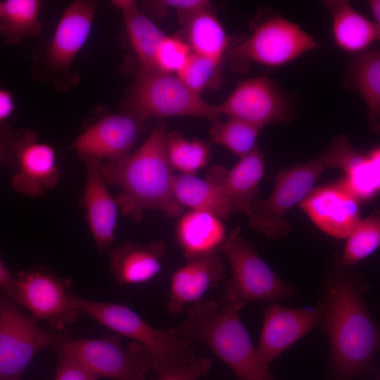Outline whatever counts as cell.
Listing matches in <instances>:
<instances>
[{
	"instance_id": "1",
	"label": "cell",
	"mask_w": 380,
	"mask_h": 380,
	"mask_svg": "<svg viewBox=\"0 0 380 380\" xmlns=\"http://www.w3.org/2000/svg\"><path fill=\"white\" fill-rule=\"evenodd\" d=\"M167 134L166 124L159 123L132 155L101 164L106 184L121 189L115 199L118 207L133 221L140 222L149 210H160L170 218L179 217L184 210L173 194L174 174L165 148Z\"/></svg>"
},
{
	"instance_id": "2",
	"label": "cell",
	"mask_w": 380,
	"mask_h": 380,
	"mask_svg": "<svg viewBox=\"0 0 380 380\" xmlns=\"http://www.w3.org/2000/svg\"><path fill=\"white\" fill-rule=\"evenodd\" d=\"M322 304L334 368L339 376L350 380L370 367L379 348L378 329L359 283L346 273L330 278Z\"/></svg>"
},
{
	"instance_id": "3",
	"label": "cell",
	"mask_w": 380,
	"mask_h": 380,
	"mask_svg": "<svg viewBox=\"0 0 380 380\" xmlns=\"http://www.w3.org/2000/svg\"><path fill=\"white\" fill-rule=\"evenodd\" d=\"M244 305L202 298L191 305L179 325L169 331L207 346L241 380H277L260 358L241 321Z\"/></svg>"
},
{
	"instance_id": "4",
	"label": "cell",
	"mask_w": 380,
	"mask_h": 380,
	"mask_svg": "<svg viewBox=\"0 0 380 380\" xmlns=\"http://www.w3.org/2000/svg\"><path fill=\"white\" fill-rule=\"evenodd\" d=\"M71 301L80 312L141 345L148 353L152 369L160 375L175 370L197 357L192 343L169 329L154 328L127 306L87 300L75 295Z\"/></svg>"
},
{
	"instance_id": "5",
	"label": "cell",
	"mask_w": 380,
	"mask_h": 380,
	"mask_svg": "<svg viewBox=\"0 0 380 380\" xmlns=\"http://www.w3.org/2000/svg\"><path fill=\"white\" fill-rule=\"evenodd\" d=\"M96 3L90 0L72 2L63 11L51 38L36 53V79L51 83L59 91L76 86L80 75L73 70L76 57L91 32Z\"/></svg>"
},
{
	"instance_id": "6",
	"label": "cell",
	"mask_w": 380,
	"mask_h": 380,
	"mask_svg": "<svg viewBox=\"0 0 380 380\" xmlns=\"http://www.w3.org/2000/svg\"><path fill=\"white\" fill-rule=\"evenodd\" d=\"M123 110L146 120L150 118L194 116L218 120L216 106L207 103L177 77L156 68L140 69Z\"/></svg>"
},
{
	"instance_id": "7",
	"label": "cell",
	"mask_w": 380,
	"mask_h": 380,
	"mask_svg": "<svg viewBox=\"0 0 380 380\" xmlns=\"http://www.w3.org/2000/svg\"><path fill=\"white\" fill-rule=\"evenodd\" d=\"M227 258L232 277L226 283L221 300L246 305L255 300L275 301L291 298L294 286L282 281L262 259L236 227L218 251Z\"/></svg>"
},
{
	"instance_id": "8",
	"label": "cell",
	"mask_w": 380,
	"mask_h": 380,
	"mask_svg": "<svg viewBox=\"0 0 380 380\" xmlns=\"http://www.w3.org/2000/svg\"><path fill=\"white\" fill-rule=\"evenodd\" d=\"M70 338L68 331H50L26 316L0 291V380H21L33 357Z\"/></svg>"
},
{
	"instance_id": "9",
	"label": "cell",
	"mask_w": 380,
	"mask_h": 380,
	"mask_svg": "<svg viewBox=\"0 0 380 380\" xmlns=\"http://www.w3.org/2000/svg\"><path fill=\"white\" fill-rule=\"evenodd\" d=\"M324 169L318 157L279 172L271 195L257 198L253 205L248 220L251 229L272 240L288 236L292 226L285 220L286 214L309 194Z\"/></svg>"
},
{
	"instance_id": "10",
	"label": "cell",
	"mask_w": 380,
	"mask_h": 380,
	"mask_svg": "<svg viewBox=\"0 0 380 380\" xmlns=\"http://www.w3.org/2000/svg\"><path fill=\"white\" fill-rule=\"evenodd\" d=\"M318 47L316 39L297 24L277 15L262 20L251 34L229 53L234 65L250 62L277 68Z\"/></svg>"
},
{
	"instance_id": "11",
	"label": "cell",
	"mask_w": 380,
	"mask_h": 380,
	"mask_svg": "<svg viewBox=\"0 0 380 380\" xmlns=\"http://www.w3.org/2000/svg\"><path fill=\"white\" fill-rule=\"evenodd\" d=\"M56 347L99 379L146 380L145 374L152 369L146 349L134 341L124 346L118 334L92 338L70 337Z\"/></svg>"
},
{
	"instance_id": "12",
	"label": "cell",
	"mask_w": 380,
	"mask_h": 380,
	"mask_svg": "<svg viewBox=\"0 0 380 380\" xmlns=\"http://www.w3.org/2000/svg\"><path fill=\"white\" fill-rule=\"evenodd\" d=\"M13 301L26 308L34 322H46L53 330L65 331L80 312L72 305L71 281L53 274L44 267L15 274Z\"/></svg>"
},
{
	"instance_id": "13",
	"label": "cell",
	"mask_w": 380,
	"mask_h": 380,
	"mask_svg": "<svg viewBox=\"0 0 380 380\" xmlns=\"http://www.w3.org/2000/svg\"><path fill=\"white\" fill-rule=\"evenodd\" d=\"M216 106L217 113L248 122L259 128L289 121L292 105L276 82L266 75L239 84L229 96Z\"/></svg>"
},
{
	"instance_id": "14",
	"label": "cell",
	"mask_w": 380,
	"mask_h": 380,
	"mask_svg": "<svg viewBox=\"0 0 380 380\" xmlns=\"http://www.w3.org/2000/svg\"><path fill=\"white\" fill-rule=\"evenodd\" d=\"M145 120L122 110L100 118L70 144L79 156H89L106 161L125 158L146 127Z\"/></svg>"
},
{
	"instance_id": "15",
	"label": "cell",
	"mask_w": 380,
	"mask_h": 380,
	"mask_svg": "<svg viewBox=\"0 0 380 380\" xmlns=\"http://www.w3.org/2000/svg\"><path fill=\"white\" fill-rule=\"evenodd\" d=\"M326 167L338 168L346 175L341 184L361 201L374 198L380 190V149L355 148L345 134L334 137L319 156Z\"/></svg>"
},
{
	"instance_id": "16",
	"label": "cell",
	"mask_w": 380,
	"mask_h": 380,
	"mask_svg": "<svg viewBox=\"0 0 380 380\" xmlns=\"http://www.w3.org/2000/svg\"><path fill=\"white\" fill-rule=\"evenodd\" d=\"M360 203L338 181L313 187L298 205L320 230L343 239L361 220Z\"/></svg>"
},
{
	"instance_id": "17",
	"label": "cell",
	"mask_w": 380,
	"mask_h": 380,
	"mask_svg": "<svg viewBox=\"0 0 380 380\" xmlns=\"http://www.w3.org/2000/svg\"><path fill=\"white\" fill-rule=\"evenodd\" d=\"M322 304L313 308H289L274 303L264 313L258 347L261 360L270 364L308 333L321 319Z\"/></svg>"
},
{
	"instance_id": "18",
	"label": "cell",
	"mask_w": 380,
	"mask_h": 380,
	"mask_svg": "<svg viewBox=\"0 0 380 380\" xmlns=\"http://www.w3.org/2000/svg\"><path fill=\"white\" fill-rule=\"evenodd\" d=\"M17 172L12 189L18 194L37 197L54 188L60 178L55 149L41 143L34 132L27 129L17 150Z\"/></svg>"
},
{
	"instance_id": "19",
	"label": "cell",
	"mask_w": 380,
	"mask_h": 380,
	"mask_svg": "<svg viewBox=\"0 0 380 380\" xmlns=\"http://www.w3.org/2000/svg\"><path fill=\"white\" fill-rule=\"evenodd\" d=\"M264 174V153L257 147L229 170L219 165L212 166L205 179L222 191L232 215L240 213L249 216Z\"/></svg>"
},
{
	"instance_id": "20",
	"label": "cell",
	"mask_w": 380,
	"mask_h": 380,
	"mask_svg": "<svg viewBox=\"0 0 380 380\" xmlns=\"http://www.w3.org/2000/svg\"><path fill=\"white\" fill-rule=\"evenodd\" d=\"M80 158L87 172L81 205L87 211L86 218L96 248L101 252L106 251L115 241L118 207L102 175L100 168L102 161L89 156Z\"/></svg>"
},
{
	"instance_id": "21",
	"label": "cell",
	"mask_w": 380,
	"mask_h": 380,
	"mask_svg": "<svg viewBox=\"0 0 380 380\" xmlns=\"http://www.w3.org/2000/svg\"><path fill=\"white\" fill-rule=\"evenodd\" d=\"M224 270L218 252L188 260L172 274L168 311L174 315L181 313L187 305L202 299L209 288L222 280Z\"/></svg>"
},
{
	"instance_id": "22",
	"label": "cell",
	"mask_w": 380,
	"mask_h": 380,
	"mask_svg": "<svg viewBox=\"0 0 380 380\" xmlns=\"http://www.w3.org/2000/svg\"><path fill=\"white\" fill-rule=\"evenodd\" d=\"M165 255L162 240L147 245L126 241L109 251L110 272L120 284H144L158 274Z\"/></svg>"
},
{
	"instance_id": "23",
	"label": "cell",
	"mask_w": 380,
	"mask_h": 380,
	"mask_svg": "<svg viewBox=\"0 0 380 380\" xmlns=\"http://www.w3.org/2000/svg\"><path fill=\"white\" fill-rule=\"evenodd\" d=\"M179 217L176 238L187 260L218 252L227 236L221 218L208 212L193 210Z\"/></svg>"
},
{
	"instance_id": "24",
	"label": "cell",
	"mask_w": 380,
	"mask_h": 380,
	"mask_svg": "<svg viewBox=\"0 0 380 380\" xmlns=\"http://www.w3.org/2000/svg\"><path fill=\"white\" fill-rule=\"evenodd\" d=\"M331 19L334 40L342 50L355 54L379 39L380 27L356 11L348 1H324Z\"/></svg>"
},
{
	"instance_id": "25",
	"label": "cell",
	"mask_w": 380,
	"mask_h": 380,
	"mask_svg": "<svg viewBox=\"0 0 380 380\" xmlns=\"http://www.w3.org/2000/svg\"><path fill=\"white\" fill-rule=\"evenodd\" d=\"M344 87L353 89L363 99L372 132L380 129V52L368 49L353 54L346 70Z\"/></svg>"
},
{
	"instance_id": "26",
	"label": "cell",
	"mask_w": 380,
	"mask_h": 380,
	"mask_svg": "<svg viewBox=\"0 0 380 380\" xmlns=\"http://www.w3.org/2000/svg\"><path fill=\"white\" fill-rule=\"evenodd\" d=\"M111 4L120 10L129 43L144 70L156 68V50L166 37L163 32L132 0H114Z\"/></svg>"
},
{
	"instance_id": "27",
	"label": "cell",
	"mask_w": 380,
	"mask_h": 380,
	"mask_svg": "<svg viewBox=\"0 0 380 380\" xmlns=\"http://www.w3.org/2000/svg\"><path fill=\"white\" fill-rule=\"evenodd\" d=\"M172 190L176 200L183 208L208 212L221 219H227L232 215L222 191L206 179L174 175Z\"/></svg>"
},
{
	"instance_id": "28",
	"label": "cell",
	"mask_w": 380,
	"mask_h": 380,
	"mask_svg": "<svg viewBox=\"0 0 380 380\" xmlns=\"http://www.w3.org/2000/svg\"><path fill=\"white\" fill-rule=\"evenodd\" d=\"M180 19L186 28L194 53L220 63L229 49V38L217 18L204 9Z\"/></svg>"
},
{
	"instance_id": "29",
	"label": "cell",
	"mask_w": 380,
	"mask_h": 380,
	"mask_svg": "<svg viewBox=\"0 0 380 380\" xmlns=\"http://www.w3.org/2000/svg\"><path fill=\"white\" fill-rule=\"evenodd\" d=\"M43 1L39 0H6L1 1L0 34L6 44L15 45L42 32L39 13Z\"/></svg>"
},
{
	"instance_id": "30",
	"label": "cell",
	"mask_w": 380,
	"mask_h": 380,
	"mask_svg": "<svg viewBox=\"0 0 380 380\" xmlns=\"http://www.w3.org/2000/svg\"><path fill=\"white\" fill-rule=\"evenodd\" d=\"M166 154L172 170L182 175H195L204 167L210 156L209 146L200 140H189L177 132H167Z\"/></svg>"
},
{
	"instance_id": "31",
	"label": "cell",
	"mask_w": 380,
	"mask_h": 380,
	"mask_svg": "<svg viewBox=\"0 0 380 380\" xmlns=\"http://www.w3.org/2000/svg\"><path fill=\"white\" fill-rule=\"evenodd\" d=\"M260 128L240 120L229 118L226 122H212L210 134L212 140L224 146L241 158L256 148Z\"/></svg>"
},
{
	"instance_id": "32",
	"label": "cell",
	"mask_w": 380,
	"mask_h": 380,
	"mask_svg": "<svg viewBox=\"0 0 380 380\" xmlns=\"http://www.w3.org/2000/svg\"><path fill=\"white\" fill-rule=\"evenodd\" d=\"M346 239L342 256L346 266H354L375 252L380 245L379 212L361 219Z\"/></svg>"
},
{
	"instance_id": "33",
	"label": "cell",
	"mask_w": 380,
	"mask_h": 380,
	"mask_svg": "<svg viewBox=\"0 0 380 380\" xmlns=\"http://www.w3.org/2000/svg\"><path fill=\"white\" fill-rule=\"evenodd\" d=\"M220 65L210 58L191 53L177 75L190 90L201 94L208 85L215 80L218 82Z\"/></svg>"
},
{
	"instance_id": "34",
	"label": "cell",
	"mask_w": 380,
	"mask_h": 380,
	"mask_svg": "<svg viewBox=\"0 0 380 380\" xmlns=\"http://www.w3.org/2000/svg\"><path fill=\"white\" fill-rule=\"evenodd\" d=\"M189 44L178 37L166 36L159 44L155 55V67L163 72H177L191 55Z\"/></svg>"
},
{
	"instance_id": "35",
	"label": "cell",
	"mask_w": 380,
	"mask_h": 380,
	"mask_svg": "<svg viewBox=\"0 0 380 380\" xmlns=\"http://www.w3.org/2000/svg\"><path fill=\"white\" fill-rule=\"evenodd\" d=\"M26 130H16L8 122L0 123V165L17 169V150Z\"/></svg>"
},
{
	"instance_id": "36",
	"label": "cell",
	"mask_w": 380,
	"mask_h": 380,
	"mask_svg": "<svg viewBox=\"0 0 380 380\" xmlns=\"http://www.w3.org/2000/svg\"><path fill=\"white\" fill-rule=\"evenodd\" d=\"M57 354V369L54 380H98L74 358L58 348H53Z\"/></svg>"
},
{
	"instance_id": "37",
	"label": "cell",
	"mask_w": 380,
	"mask_h": 380,
	"mask_svg": "<svg viewBox=\"0 0 380 380\" xmlns=\"http://www.w3.org/2000/svg\"><path fill=\"white\" fill-rule=\"evenodd\" d=\"M212 362L209 358L196 357L189 363L165 374L156 380H198L208 374Z\"/></svg>"
},
{
	"instance_id": "38",
	"label": "cell",
	"mask_w": 380,
	"mask_h": 380,
	"mask_svg": "<svg viewBox=\"0 0 380 380\" xmlns=\"http://www.w3.org/2000/svg\"><path fill=\"white\" fill-rule=\"evenodd\" d=\"M159 8H170L176 10L180 18L194 12L207 9L210 3L205 0H163L151 1Z\"/></svg>"
},
{
	"instance_id": "39",
	"label": "cell",
	"mask_w": 380,
	"mask_h": 380,
	"mask_svg": "<svg viewBox=\"0 0 380 380\" xmlns=\"http://www.w3.org/2000/svg\"><path fill=\"white\" fill-rule=\"evenodd\" d=\"M16 276L12 273L0 259V291L11 300H14Z\"/></svg>"
},
{
	"instance_id": "40",
	"label": "cell",
	"mask_w": 380,
	"mask_h": 380,
	"mask_svg": "<svg viewBox=\"0 0 380 380\" xmlns=\"http://www.w3.org/2000/svg\"><path fill=\"white\" fill-rule=\"evenodd\" d=\"M15 109L12 92L0 87V123L7 122Z\"/></svg>"
},
{
	"instance_id": "41",
	"label": "cell",
	"mask_w": 380,
	"mask_h": 380,
	"mask_svg": "<svg viewBox=\"0 0 380 380\" xmlns=\"http://www.w3.org/2000/svg\"><path fill=\"white\" fill-rule=\"evenodd\" d=\"M369 10L373 17V22L380 27V1L370 0L367 1Z\"/></svg>"
},
{
	"instance_id": "42",
	"label": "cell",
	"mask_w": 380,
	"mask_h": 380,
	"mask_svg": "<svg viewBox=\"0 0 380 380\" xmlns=\"http://www.w3.org/2000/svg\"><path fill=\"white\" fill-rule=\"evenodd\" d=\"M1 1H0V14H1Z\"/></svg>"
}]
</instances>
